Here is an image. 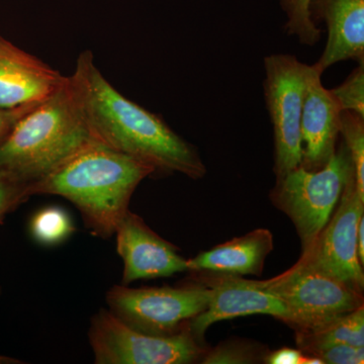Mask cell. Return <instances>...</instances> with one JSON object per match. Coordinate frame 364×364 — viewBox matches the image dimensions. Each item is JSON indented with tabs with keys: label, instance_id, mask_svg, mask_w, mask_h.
Returning a JSON list of instances; mask_svg holds the SVG:
<instances>
[{
	"label": "cell",
	"instance_id": "cell-1",
	"mask_svg": "<svg viewBox=\"0 0 364 364\" xmlns=\"http://www.w3.org/2000/svg\"><path fill=\"white\" fill-rule=\"evenodd\" d=\"M69 86L91 136L147 163L155 173H181L193 181L207 174L198 148L161 117L124 97L102 75L91 51L79 55Z\"/></svg>",
	"mask_w": 364,
	"mask_h": 364
},
{
	"label": "cell",
	"instance_id": "cell-2",
	"mask_svg": "<svg viewBox=\"0 0 364 364\" xmlns=\"http://www.w3.org/2000/svg\"><path fill=\"white\" fill-rule=\"evenodd\" d=\"M152 174L155 170L147 163L93 141L32 182L30 195L66 198L78 208L91 233L107 240L128 212L136 186Z\"/></svg>",
	"mask_w": 364,
	"mask_h": 364
},
{
	"label": "cell",
	"instance_id": "cell-3",
	"mask_svg": "<svg viewBox=\"0 0 364 364\" xmlns=\"http://www.w3.org/2000/svg\"><path fill=\"white\" fill-rule=\"evenodd\" d=\"M93 141L66 76L63 85L21 117L0 143V169L33 182Z\"/></svg>",
	"mask_w": 364,
	"mask_h": 364
},
{
	"label": "cell",
	"instance_id": "cell-4",
	"mask_svg": "<svg viewBox=\"0 0 364 364\" xmlns=\"http://www.w3.org/2000/svg\"><path fill=\"white\" fill-rule=\"evenodd\" d=\"M353 176L355 170L350 153L341 142L323 168L309 171L299 165L277 179L270 200L293 222L303 252L329 221L345 186Z\"/></svg>",
	"mask_w": 364,
	"mask_h": 364
},
{
	"label": "cell",
	"instance_id": "cell-5",
	"mask_svg": "<svg viewBox=\"0 0 364 364\" xmlns=\"http://www.w3.org/2000/svg\"><path fill=\"white\" fill-rule=\"evenodd\" d=\"M88 338L97 364H188L200 363L207 352L188 326L176 334H146L109 309L91 318Z\"/></svg>",
	"mask_w": 364,
	"mask_h": 364
},
{
	"label": "cell",
	"instance_id": "cell-6",
	"mask_svg": "<svg viewBox=\"0 0 364 364\" xmlns=\"http://www.w3.org/2000/svg\"><path fill=\"white\" fill-rule=\"evenodd\" d=\"M263 95L272 126L277 179L301 163V119L311 65L294 55L272 54L263 59Z\"/></svg>",
	"mask_w": 364,
	"mask_h": 364
},
{
	"label": "cell",
	"instance_id": "cell-7",
	"mask_svg": "<svg viewBox=\"0 0 364 364\" xmlns=\"http://www.w3.org/2000/svg\"><path fill=\"white\" fill-rule=\"evenodd\" d=\"M212 289L205 284L181 287H112L109 310L127 325L146 334L171 335L188 327L210 304Z\"/></svg>",
	"mask_w": 364,
	"mask_h": 364
},
{
	"label": "cell",
	"instance_id": "cell-8",
	"mask_svg": "<svg viewBox=\"0 0 364 364\" xmlns=\"http://www.w3.org/2000/svg\"><path fill=\"white\" fill-rule=\"evenodd\" d=\"M255 284L286 305L293 315L294 331L317 329L364 306L363 293L313 270L291 267Z\"/></svg>",
	"mask_w": 364,
	"mask_h": 364
},
{
	"label": "cell",
	"instance_id": "cell-9",
	"mask_svg": "<svg viewBox=\"0 0 364 364\" xmlns=\"http://www.w3.org/2000/svg\"><path fill=\"white\" fill-rule=\"evenodd\" d=\"M363 215L364 198L353 176L345 186L329 221L291 267L323 273L363 294V267L356 243L358 223Z\"/></svg>",
	"mask_w": 364,
	"mask_h": 364
},
{
	"label": "cell",
	"instance_id": "cell-10",
	"mask_svg": "<svg viewBox=\"0 0 364 364\" xmlns=\"http://www.w3.org/2000/svg\"><path fill=\"white\" fill-rule=\"evenodd\" d=\"M114 236L117 251L124 262L122 284L141 279L169 277L188 272V259L176 246L164 240L130 210L117 225Z\"/></svg>",
	"mask_w": 364,
	"mask_h": 364
},
{
	"label": "cell",
	"instance_id": "cell-11",
	"mask_svg": "<svg viewBox=\"0 0 364 364\" xmlns=\"http://www.w3.org/2000/svg\"><path fill=\"white\" fill-rule=\"evenodd\" d=\"M212 298L208 308L188 323L189 330L202 342L208 328L220 321L244 316L269 315L291 327L293 315L273 294L260 289L255 280L238 275L218 274L208 284Z\"/></svg>",
	"mask_w": 364,
	"mask_h": 364
},
{
	"label": "cell",
	"instance_id": "cell-12",
	"mask_svg": "<svg viewBox=\"0 0 364 364\" xmlns=\"http://www.w3.org/2000/svg\"><path fill=\"white\" fill-rule=\"evenodd\" d=\"M323 74L311 65L301 119V166L309 171L323 168L337 150L342 109L322 83Z\"/></svg>",
	"mask_w": 364,
	"mask_h": 364
},
{
	"label": "cell",
	"instance_id": "cell-13",
	"mask_svg": "<svg viewBox=\"0 0 364 364\" xmlns=\"http://www.w3.org/2000/svg\"><path fill=\"white\" fill-rule=\"evenodd\" d=\"M66 76L0 36V107L36 104L63 85Z\"/></svg>",
	"mask_w": 364,
	"mask_h": 364
},
{
	"label": "cell",
	"instance_id": "cell-14",
	"mask_svg": "<svg viewBox=\"0 0 364 364\" xmlns=\"http://www.w3.org/2000/svg\"><path fill=\"white\" fill-rule=\"evenodd\" d=\"M314 23L324 21L328 39L314 65L321 73L339 62L364 61V0H312Z\"/></svg>",
	"mask_w": 364,
	"mask_h": 364
},
{
	"label": "cell",
	"instance_id": "cell-15",
	"mask_svg": "<svg viewBox=\"0 0 364 364\" xmlns=\"http://www.w3.org/2000/svg\"><path fill=\"white\" fill-rule=\"evenodd\" d=\"M272 250V232L267 229L253 230L188 259V272L259 277Z\"/></svg>",
	"mask_w": 364,
	"mask_h": 364
},
{
	"label": "cell",
	"instance_id": "cell-16",
	"mask_svg": "<svg viewBox=\"0 0 364 364\" xmlns=\"http://www.w3.org/2000/svg\"><path fill=\"white\" fill-rule=\"evenodd\" d=\"M296 342L303 353L333 344L364 347V306L317 329L296 331Z\"/></svg>",
	"mask_w": 364,
	"mask_h": 364
},
{
	"label": "cell",
	"instance_id": "cell-17",
	"mask_svg": "<svg viewBox=\"0 0 364 364\" xmlns=\"http://www.w3.org/2000/svg\"><path fill=\"white\" fill-rule=\"evenodd\" d=\"M75 232L70 215L59 207H48L36 213L30 222L33 240L43 246H56Z\"/></svg>",
	"mask_w": 364,
	"mask_h": 364
},
{
	"label": "cell",
	"instance_id": "cell-18",
	"mask_svg": "<svg viewBox=\"0 0 364 364\" xmlns=\"http://www.w3.org/2000/svg\"><path fill=\"white\" fill-rule=\"evenodd\" d=\"M311 1L312 0H277L286 16L284 28L287 36L296 38L299 44L308 47L317 45L323 33L311 16Z\"/></svg>",
	"mask_w": 364,
	"mask_h": 364
},
{
	"label": "cell",
	"instance_id": "cell-19",
	"mask_svg": "<svg viewBox=\"0 0 364 364\" xmlns=\"http://www.w3.org/2000/svg\"><path fill=\"white\" fill-rule=\"evenodd\" d=\"M340 136L350 153L356 186L364 198V117L354 112H342Z\"/></svg>",
	"mask_w": 364,
	"mask_h": 364
},
{
	"label": "cell",
	"instance_id": "cell-20",
	"mask_svg": "<svg viewBox=\"0 0 364 364\" xmlns=\"http://www.w3.org/2000/svg\"><path fill=\"white\" fill-rule=\"evenodd\" d=\"M268 352L264 347L245 342L220 344L213 350L205 352L200 363L246 364L264 363Z\"/></svg>",
	"mask_w": 364,
	"mask_h": 364
},
{
	"label": "cell",
	"instance_id": "cell-21",
	"mask_svg": "<svg viewBox=\"0 0 364 364\" xmlns=\"http://www.w3.org/2000/svg\"><path fill=\"white\" fill-rule=\"evenodd\" d=\"M347 76L331 93L342 112H351L364 117V61Z\"/></svg>",
	"mask_w": 364,
	"mask_h": 364
},
{
	"label": "cell",
	"instance_id": "cell-22",
	"mask_svg": "<svg viewBox=\"0 0 364 364\" xmlns=\"http://www.w3.org/2000/svg\"><path fill=\"white\" fill-rule=\"evenodd\" d=\"M31 183L13 172L0 169V222L31 198Z\"/></svg>",
	"mask_w": 364,
	"mask_h": 364
},
{
	"label": "cell",
	"instance_id": "cell-23",
	"mask_svg": "<svg viewBox=\"0 0 364 364\" xmlns=\"http://www.w3.org/2000/svg\"><path fill=\"white\" fill-rule=\"evenodd\" d=\"M306 355L318 358L323 364H363L364 347L333 344L306 352Z\"/></svg>",
	"mask_w": 364,
	"mask_h": 364
},
{
	"label": "cell",
	"instance_id": "cell-24",
	"mask_svg": "<svg viewBox=\"0 0 364 364\" xmlns=\"http://www.w3.org/2000/svg\"><path fill=\"white\" fill-rule=\"evenodd\" d=\"M268 364H323L318 358L306 355L299 349L280 348L279 350L268 352L265 358Z\"/></svg>",
	"mask_w": 364,
	"mask_h": 364
},
{
	"label": "cell",
	"instance_id": "cell-25",
	"mask_svg": "<svg viewBox=\"0 0 364 364\" xmlns=\"http://www.w3.org/2000/svg\"><path fill=\"white\" fill-rule=\"evenodd\" d=\"M40 102L21 105V107H14V109H2V107H0V143L11 133L14 127L20 121L21 117L28 114L31 109H33Z\"/></svg>",
	"mask_w": 364,
	"mask_h": 364
},
{
	"label": "cell",
	"instance_id": "cell-26",
	"mask_svg": "<svg viewBox=\"0 0 364 364\" xmlns=\"http://www.w3.org/2000/svg\"><path fill=\"white\" fill-rule=\"evenodd\" d=\"M356 243H358V254L359 261L361 265H364V215L358 223V237H356Z\"/></svg>",
	"mask_w": 364,
	"mask_h": 364
}]
</instances>
